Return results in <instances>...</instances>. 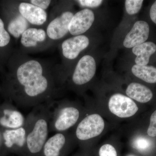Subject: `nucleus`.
<instances>
[{"mask_svg":"<svg viewBox=\"0 0 156 156\" xmlns=\"http://www.w3.org/2000/svg\"><path fill=\"white\" fill-rule=\"evenodd\" d=\"M13 51L11 36L0 15V61L3 66L6 65Z\"/></svg>","mask_w":156,"mask_h":156,"instance_id":"obj_16","label":"nucleus"},{"mask_svg":"<svg viewBox=\"0 0 156 156\" xmlns=\"http://www.w3.org/2000/svg\"><path fill=\"white\" fill-rule=\"evenodd\" d=\"M147 134L151 137L156 136V110L151 115L149 125L147 130Z\"/></svg>","mask_w":156,"mask_h":156,"instance_id":"obj_25","label":"nucleus"},{"mask_svg":"<svg viewBox=\"0 0 156 156\" xmlns=\"http://www.w3.org/2000/svg\"><path fill=\"white\" fill-rule=\"evenodd\" d=\"M4 116L0 119V124L6 128L17 129L24 125V119L20 112L14 110L5 109Z\"/></svg>","mask_w":156,"mask_h":156,"instance_id":"obj_19","label":"nucleus"},{"mask_svg":"<svg viewBox=\"0 0 156 156\" xmlns=\"http://www.w3.org/2000/svg\"><path fill=\"white\" fill-rule=\"evenodd\" d=\"M131 147L138 153L147 154L149 153L152 147V144L149 139L143 136H137L132 140Z\"/></svg>","mask_w":156,"mask_h":156,"instance_id":"obj_21","label":"nucleus"},{"mask_svg":"<svg viewBox=\"0 0 156 156\" xmlns=\"http://www.w3.org/2000/svg\"><path fill=\"white\" fill-rule=\"evenodd\" d=\"M28 2L36 6L45 11H46L50 7L52 2L50 0H30Z\"/></svg>","mask_w":156,"mask_h":156,"instance_id":"obj_26","label":"nucleus"},{"mask_svg":"<svg viewBox=\"0 0 156 156\" xmlns=\"http://www.w3.org/2000/svg\"><path fill=\"white\" fill-rule=\"evenodd\" d=\"M66 137L62 133L50 137L45 143L43 149L44 156H62L66 146Z\"/></svg>","mask_w":156,"mask_h":156,"instance_id":"obj_15","label":"nucleus"},{"mask_svg":"<svg viewBox=\"0 0 156 156\" xmlns=\"http://www.w3.org/2000/svg\"><path fill=\"white\" fill-rule=\"evenodd\" d=\"M94 12L83 9L74 14L70 22L69 33L73 36L83 35L91 28L95 21Z\"/></svg>","mask_w":156,"mask_h":156,"instance_id":"obj_10","label":"nucleus"},{"mask_svg":"<svg viewBox=\"0 0 156 156\" xmlns=\"http://www.w3.org/2000/svg\"><path fill=\"white\" fill-rule=\"evenodd\" d=\"M20 50L26 53L45 50L54 43L49 38L44 29L31 27L20 37Z\"/></svg>","mask_w":156,"mask_h":156,"instance_id":"obj_6","label":"nucleus"},{"mask_svg":"<svg viewBox=\"0 0 156 156\" xmlns=\"http://www.w3.org/2000/svg\"><path fill=\"white\" fill-rule=\"evenodd\" d=\"M150 34L149 25L143 20H138L134 23L126 35L123 45L126 48H133L146 41Z\"/></svg>","mask_w":156,"mask_h":156,"instance_id":"obj_13","label":"nucleus"},{"mask_svg":"<svg viewBox=\"0 0 156 156\" xmlns=\"http://www.w3.org/2000/svg\"><path fill=\"white\" fill-rule=\"evenodd\" d=\"M6 147L11 148L16 146L19 148L26 149V131L25 128L7 130L3 134Z\"/></svg>","mask_w":156,"mask_h":156,"instance_id":"obj_17","label":"nucleus"},{"mask_svg":"<svg viewBox=\"0 0 156 156\" xmlns=\"http://www.w3.org/2000/svg\"><path fill=\"white\" fill-rule=\"evenodd\" d=\"M0 15L5 27L11 37L17 40L20 38L30 24L20 13L18 1H0Z\"/></svg>","mask_w":156,"mask_h":156,"instance_id":"obj_2","label":"nucleus"},{"mask_svg":"<svg viewBox=\"0 0 156 156\" xmlns=\"http://www.w3.org/2000/svg\"><path fill=\"white\" fill-rule=\"evenodd\" d=\"M126 156H138L135 154H128L126 155Z\"/></svg>","mask_w":156,"mask_h":156,"instance_id":"obj_29","label":"nucleus"},{"mask_svg":"<svg viewBox=\"0 0 156 156\" xmlns=\"http://www.w3.org/2000/svg\"><path fill=\"white\" fill-rule=\"evenodd\" d=\"M78 5L84 9H94L99 7L103 3L101 0H79L76 1Z\"/></svg>","mask_w":156,"mask_h":156,"instance_id":"obj_24","label":"nucleus"},{"mask_svg":"<svg viewBox=\"0 0 156 156\" xmlns=\"http://www.w3.org/2000/svg\"><path fill=\"white\" fill-rule=\"evenodd\" d=\"M132 53L136 56V64L147 65L152 55L156 52V44L152 42H146L132 48Z\"/></svg>","mask_w":156,"mask_h":156,"instance_id":"obj_18","label":"nucleus"},{"mask_svg":"<svg viewBox=\"0 0 156 156\" xmlns=\"http://www.w3.org/2000/svg\"><path fill=\"white\" fill-rule=\"evenodd\" d=\"M136 78L150 84L156 83V67L152 66H140L135 64L131 69Z\"/></svg>","mask_w":156,"mask_h":156,"instance_id":"obj_20","label":"nucleus"},{"mask_svg":"<svg viewBox=\"0 0 156 156\" xmlns=\"http://www.w3.org/2000/svg\"><path fill=\"white\" fill-rule=\"evenodd\" d=\"M142 0H126L125 8L127 14L130 15L137 14L142 7Z\"/></svg>","mask_w":156,"mask_h":156,"instance_id":"obj_23","label":"nucleus"},{"mask_svg":"<svg viewBox=\"0 0 156 156\" xmlns=\"http://www.w3.org/2000/svg\"><path fill=\"white\" fill-rule=\"evenodd\" d=\"M94 156H120V150L111 143H105L93 152Z\"/></svg>","mask_w":156,"mask_h":156,"instance_id":"obj_22","label":"nucleus"},{"mask_svg":"<svg viewBox=\"0 0 156 156\" xmlns=\"http://www.w3.org/2000/svg\"><path fill=\"white\" fill-rule=\"evenodd\" d=\"M105 128V122L101 115L93 113L84 117L77 126L76 137L80 141H88L100 136Z\"/></svg>","mask_w":156,"mask_h":156,"instance_id":"obj_5","label":"nucleus"},{"mask_svg":"<svg viewBox=\"0 0 156 156\" xmlns=\"http://www.w3.org/2000/svg\"><path fill=\"white\" fill-rule=\"evenodd\" d=\"M80 115V111L76 107H62L56 113L53 127L59 132L67 131L77 123Z\"/></svg>","mask_w":156,"mask_h":156,"instance_id":"obj_11","label":"nucleus"},{"mask_svg":"<svg viewBox=\"0 0 156 156\" xmlns=\"http://www.w3.org/2000/svg\"><path fill=\"white\" fill-rule=\"evenodd\" d=\"M3 66L1 63V61H0V71H3Z\"/></svg>","mask_w":156,"mask_h":156,"instance_id":"obj_30","label":"nucleus"},{"mask_svg":"<svg viewBox=\"0 0 156 156\" xmlns=\"http://www.w3.org/2000/svg\"><path fill=\"white\" fill-rule=\"evenodd\" d=\"M64 9L59 4L54 7L45 29L48 37L54 43L62 40L69 33L70 22L74 13Z\"/></svg>","mask_w":156,"mask_h":156,"instance_id":"obj_3","label":"nucleus"},{"mask_svg":"<svg viewBox=\"0 0 156 156\" xmlns=\"http://www.w3.org/2000/svg\"><path fill=\"white\" fill-rule=\"evenodd\" d=\"M18 9L20 14L31 25L41 26L48 21L47 11L29 2L18 1Z\"/></svg>","mask_w":156,"mask_h":156,"instance_id":"obj_12","label":"nucleus"},{"mask_svg":"<svg viewBox=\"0 0 156 156\" xmlns=\"http://www.w3.org/2000/svg\"><path fill=\"white\" fill-rule=\"evenodd\" d=\"M90 44V40L85 35L73 36L62 41L61 50L64 59L69 61L75 60L80 53Z\"/></svg>","mask_w":156,"mask_h":156,"instance_id":"obj_9","label":"nucleus"},{"mask_svg":"<svg viewBox=\"0 0 156 156\" xmlns=\"http://www.w3.org/2000/svg\"><path fill=\"white\" fill-rule=\"evenodd\" d=\"M96 71L95 58L89 54L84 55L79 59L73 70L72 83L77 87L85 86L94 78Z\"/></svg>","mask_w":156,"mask_h":156,"instance_id":"obj_8","label":"nucleus"},{"mask_svg":"<svg viewBox=\"0 0 156 156\" xmlns=\"http://www.w3.org/2000/svg\"><path fill=\"white\" fill-rule=\"evenodd\" d=\"M4 91L20 105L32 106L55 94L60 80L57 69L14 50L7 62Z\"/></svg>","mask_w":156,"mask_h":156,"instance_id":"obj_1","label":"nucleus"},{"mask_svg":"<svg viewBox=\"0 0 156 156\" xmlns=\"http://www.w3.org/2000/svg\"><path fill=\"white\" fill-rule=\"evenodd\" d=\"M126 95L135 102L146 103L153 97V93L148 87L143 84L132 82L128 84L126 89Z\"/></svg>","mask_w":156,"mask_h":156,"instance_id":"obj_14","label":"nucleus"},{"mask_svg":"<svg viewBox=\"0 0 156 156\" xmlns=\"http://www.w3.org/2000/svg\"><path fill=\"white\" fill-rule=\"evenodd\" d=\"M90 153L87 151H85L83 153L80 154L75 156H90Z\"/></svg>","mask_w":156,"mask_h":156,"instance_id":"obj_28","label":"nucleus"},{"mask_svg":"<svg viewBox=\"0 0 156 156\" xmlns=\"http://www.w3.org/2000/svg\"><path fill=\"white\" fill-rule=\"evenodd\" d=\"M26 131V149L32 155L43 151L48 134V120L45 117H38Z\"/></svg>","mask_w":156,"mask_h":156,"instance_id":"obj_4","label":"nucleus"},{"mask_svg":"<svg viewBox=\"0 0 156 156\" xmlns=\"http://www.w3.org/2000/svg\"><path fill=\"white\" fill-rule=\"evenodd\" d=\"M150 17L152 21L156 24V1L152 5L150 10Z\"/></svg>","mask_w":156,"mask_h":156,"instance_id":"obj_27","label":"nucleus"},{"mask_svg":"<svg viewBox=\"0 0 156 156\" xmlns=\"http://www.w3.org/2000/svg\"><path fill=\"white\" fill-rule=\"evenodd\" d=\"M107 107L112 115L121 119L131 118L139 110L135 101L126 95L119 92L114 93L110 96Z\"/></svg>","mask_w":156,"mask_h":156,"instance_id":"obj_7","label":"nucleus"}]
</instances>
